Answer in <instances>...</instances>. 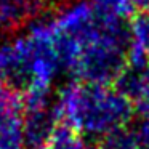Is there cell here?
<instances>
[{
  "label": "cell",
  "instance_id": "cell-4",
  "mask_svg": "<svg viewBox=\"0 0 149 149\" xmlns=\"http://www.w3.org/2000/svg\"><path fill=\"white\" fill-rule=\"evenodd\" d=\"M61 125L55 103L31 106L23 109V135L27 149H45L53 133Z\"/></svg>",
  "mask_w": 149,
  "mask_h": 149
},
{
  "label": "cell",
  "instance_id": "cell-3",
  "mask_svg": "<svg viewBox=\"0 0 149 149\" xmlns=\"http://www.w3.org/2000/svg\"><path fill=\"white\" fill-rule=\"evenodd\" d=\"M55 107L63 125L72 128L80 136L104 135L123 117L120 96L104 84L71 82L58 93Z\"/></svg>",
  "mask_w": 149,
  "mask_h": 149
},
{
  "label": "cell",
  "instance_id": "cell-5",
  "mask_svg": "<svg viewBox=\"0 0 149 149\" xmlns=\"http://www.w3.org/2000/svg\"><path fill=\"white\" fill-rule=\"evenodd\" d=\"M47 0H0V32L15 31L36 19Z\"/></svg>",
  "mask_w": 149,
  "mask_h": 149
},
{
  "label": "cell",
  "instance_id": "cell-6",
  "mask_svg": "<svg viewBox=\"0 0 149 149\" xmlns=\"http://www.w3.org/2000/svg\"><path fill=\"white\" fill-rule=\"evenodd\" d=\"M5 88V82H3V77H2V72H0V90Z\"/></svg>",
  "mask_w": 149,
  "mask_h": 149
},
{
  "label": "cell",
  "instance_id": "cell-2",
  "mask_svg": "<svg viewBox=\"0 0 149 149\" xmlns=\"http://www.w3.org/2000/svg\"><path fill=\"white\" fill-rule=\"evenodd\" d=\"M63 66L45 23L36 21L23 36L0 43V72L5 88L19 98L50 96Z\"/></svg>",
  "mask_w": 149,
  "mask_h": 149
},
{
  "label": "cell",
  "instance_id": "cell-1",
  "mask_svg": "<svg viewBox=\"0 0 149 149\" xmlns=\"http://www.w3.org/2000/svg\"><path fill=\"white\" fill-rule=\"evenodd\" d=\"M123 0H74L43 19L63 71L75 80L104 84L123 53Z\"/></svg>",
  "mask_w": 149,
  "mask_h": 149
}]
</instances>
